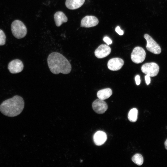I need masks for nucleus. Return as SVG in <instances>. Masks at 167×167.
Segmentation results:
<instances>
[{"mask_svg": "<svg viewBox=\"0 0 167 167\" xmlns=\"http://www.w3.org/2000/svg\"><path fill=\"white\" fill-rule=\"evenodd\" d=\"M49 68L54 74L62 73L64 74L69 73L71 70V66L67 58L60 53L53 52L48 56L47 59Z\"/></svg>", "mask_w": 167, "mask_h": 167, "instance_id": "1", "label": "nucleus"}, {"mask_svg": "<svg viewBox=\"0 0 167 167\" xmlns=\"http://www.w3.org/2000/svg\"><path fill=\"white\" fill-rule=\"evenodd\" d=\"M24 106L23 98L20 96L16 95L4 101L0 105V111L6 116L15 117L22 112Z\"/></svg>", "mask_w": 167, "mask_h": 167, "instance_id": "2", "label": "nucleus"}, {"mask_svg": "<svg viewBox=\"0 0 167 167\" xmlns=\"http://www.w3.org/2000/svg\"><path fill=\"white\" fill-rule=\"evenodd\" d=\"M11 29L13 36L17 39L24 37L27 33V29L24 24L21 21L16 20L11 24Z\"/></svg>", "mask_w": 167, "mask_h": 167, "instance_id": "3", "label": "nucleus"}, {"mask_svg": "<svg viewBox=\"0 0 167 167\" xmlns=\"http://www.w3.org/2000/svg\"><path fill=\"white\" fill-rule=\"evenodd\" d=\"M142 72L150 77H154L158 74L159 67L156 63L149 62L143 65L141 68Z\"/></svg>", "mask_w": 167, "mask_h": 167, "instance_id": "4", "label": "nucleus"}, {"mask_svg": "<svg viewBox=\"0 0 167 167\" xmlns=\"http://www.w3.org/2000/svg\"><path fill=\"white\" fill-rule=\"evenodd\" d=\"M146 53L142 47L137 46L133 49L131 55L132 61L135 63L139 64L145 60Z\"/></svg>", "mask_w": 167, "mask_h": 167, "instance_id": "5", "label": "nucleus"}, {"mask_svg": "<svg viewBox=\"0 0 167 167\" xmlns=\"http://www.w3.org/2000/svg\"><path fill=\"white\" fill-rule=\"evenodd\" d=\"M144 37L147 41V49L154 54H159L161 52V49L159 45L148 34H145Z\"/></svg>", "mask_w": 167, "mask_h": 167, "instance_id": "6", "label": "nucleus"}, {"mask_svg": "<svg viewBox=\"0 0 167 167\" xmlns=\"http://www.w3.org/2000/svg\"><path fill=\"white\" fill-rule=\"evenodd\" d=\"M92 107L94 111L96 113L102 114L107 110L108 107L105 101L98 98L93 102Z\"/></svg>", "mask_w": 167, "mask_h": 167, "instance_id": "7", "label": "nucleus"}, {"mask_svg": "<svg viewBox=\"0 0 167 167\" xmlns=\"http://www.w3.org/2000/svg\"><path fill=\"white\" fill-rule=\"evenodd\" d=\"M24 68L22 62L19 59H15L10 62L8 66L9 71L12 74H16L21 72Z\"/></svg>", "mask_w": 167, "mask_h": 167, "instance_id": "8", "label": "nucleus"}, {"mask_svg": "<svg viewBox=\"0 0 167 167\" xmlns=\"http://www.w3.org/2000/svg\"><path fill=\"white\" fill-rule=\"evenodd\" d=\"M98 23L99 20L95 16L87 15L82 19L80 27L84 28L92 27L96 26Z\"/></svg>", "mask_w": 167, "mask_h": 167, "instance_id": "9", "label": "nucleus"}, {"mask_svg": "<svg viewBox=\"0 0 167 167\" xmlns=\"http://www.w3.org/2000/svg\"><path fill=\"white\" fill-rule=\"evenodd\" d=\"M111 49L108 45L101 44L95 50L94 54L98 58H102L108 56L110 53Z\"/></svg>", "mask_w": 167, "mask_h": 167, "instance_id": "10", "label": "nucleus"}, {"mask_svg": "<svg viewBox=\"0 0 167 167\" xmlns=\"http://www.w3.org/2000/svg\"><path fill=\"white\" fill-rule=\"evenodd\" d=\"M124 64V61L122 59L118 58H113L108 61L107 66L110 70L116 71L120 69Z\"/></svg>", "mask_w": 167, "mask_h": 167, "instance_id": "11", "label": "nucleus"}, {"mask_svg": "<svg viewBox=\"0 0 167 167\" xmlns=\"http://www.w3.org/2000/svg\"><path fill=\"white\" fill-rule=\"evenodd\" d=\"M93 139L96 145L101 146L106 141L107 139V135L105 132L103 131H98L94 134Z\"/></svg>", "mask_w": 167, "mask_h": 167, "instance_id": "12", "label": "nucleus"}, {"mask_svg": "<svg viewBox=\"0 0 167 167\" xmlns=\"http://www.w3.org/2000/svg\"><path fill=\"white\" fill-rule=\"evenodd\" d=\"M85 1V0H66L65 5L70 10H75L81 7Z\"/></svg>", "mask_w": 167, "mask_h": 167, "instance_id": "13", "label": "nucleus"}, {"mask_svg": "<svg viewBox=\"0 0 167 167\" xmlns=\"http://www.w3.org/2000/svg\"><path fill=\"white\" fill-rule=\"evenodd\" d=\"M54 20L56 25L59 27L63 23L67 22L68 19L64 13L62 11H58L55 13Z\"/></svg>", "mask_w": 167, "mask_h": 167, "instance_id": "14", "label": "nucleus"}, {"mask_svg": "<svg viewBox=\"0 0 167 167\" xmlns=\"http://www.w3.org/2000/svg\"><path fill=\"white\" fill-rule=\"evenodd\" d=\"M112 94V91L110 88H106L99 90L97 96L99 99L104 100L110 97Z\"/></svg>", "mask_w": 167, "mask_h": 167, "instance_id": "15", "label": "nucleus"}, {"mask_svg": "<svg viewBox=\"0 0 167 167\" xmlns=\"http://www.w3.org/2000/svg\"><path fill=\"white\" fill-rule=\"evenodd\" d=\"M138 111L137 109L134 108L130 110L128 113V118L131 122H135L138 118Z\"/></svg>", "mask_w": 167, "mask_h": 167, "instance_id": "16", "label": "nucleus"}, {"mask_svg": "<svg viewBox=\"0 0 167 167\" xmlns=\"http://www.w3.org/2000/svg\"><path fill=\"white\" fill-rule=\"evenodd\" d=\"M132 161L138 165H141L143 163V159L142 155L137 153L134 155L132 158Z\"/></svg>", "mask_w": 167, "mask_h": 167, "instance_id": "17", "label": "nucleus"}, {"mask_svg": "<svg viewBox=\"0 0 167 167\" xmlns=\"http://www.w3.org/2000/svg\"><path fill=\"white\" fill-rule=\"evenodd\" d=\"M6 36L4 32L0 29V45H5L6 42Z\"/></svg>", "mask_w": 167, "mask_h": 167, "instance_id": "18", "label": "nucleus"}, {"mask_svg": "<svg viewBox=\"0 0 167 167\" xmlns=\"http://www.w3.org/2000/svg\"><path fill=\"white\" fill-rule=\"evenodd\" d=\"M103 41H104L107 43V44L109 45L112 43V40L108 37L105 36L103 38Z\"/></svg>", "mask_w": 167, "mask_h": 167, "instance_id": "19", "label": "nucleus"}, {"mask_svg": "<svg viewBox=\"0 0 167 167\" xmlns=\"http://www.w3.org/2000/svg\"><path fill=\"white\" fill-rule=\"evenodd\" d=\"M115 31L120 35H122L124 33L123 31L121 29L119 26H118L116 28Z\"/></svg>", "mask_w": 167, "mask_h": 167, "instance_id": "20", "label": "nucleus"}, {"mask_svg": "<svg viewBox=\"0 0 167 167\" xmlns=\"http://www.w3.org/2000/svg\"><path fill=\"white\" fill-rule=\"evenodd\" d=\"M135 79L136 84L137 85H139L140 83V79L139 76L138 75H136L135 77Z\"/></svg>", "mask_w": 167, "mask_h": 167, "instance_id": "21", "label": "nucleus"}, {"mask_svg": "<svg viewBox=\"0 0 167 167\" xmlns=\"http://www.w3.org/2000/svg\"><path fill=\"white\" fill-rule=\"evenodd\" d=\"M145 79L146 84L147 85H148L150 83L151 81L150 76L146 75L145 76Z\"/></svg>", "mask_w": 167, "mask_h": 167, "instance_id": "22", "label": "nucleus"}, {"mask_svg": "<svg viewBox=\"0 0 167 167\" xmlns=\"http://www.w3.org/2000/svg\"><path fill=\"white\" fill-rule=\"evenodd\" d=\"M165 149L167 150V139L165 141Z\"/></svg>", "mask_w": 167, "mask_h": 167, "instance_id": "23", "label": "nucleus"}]
</instances>
